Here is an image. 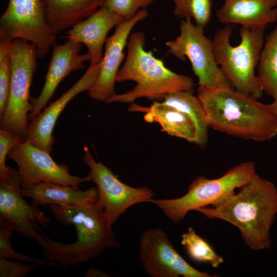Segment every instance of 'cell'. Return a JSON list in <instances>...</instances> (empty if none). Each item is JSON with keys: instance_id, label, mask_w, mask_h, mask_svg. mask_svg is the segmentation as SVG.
Segmentation results:
<instances>
[{"instance_id": "2", "label": "cell", "mask_w": 277, "mask_h": 277, "mask_svg": "<svg viewBox=\"0 0 277 277\" xmlns=\"http://www.w3.org/2000/svg\"><path fill=\"white\" fill-rule=\"evenodd\" d=\"M209 127L242 139L263 142L277 135V117L269 104L234 88L199 87Z\"/></svg>"}, {"instance_id": "24", "label": "cell", "mask_w": 277, "mask_h": 277, "mask_svg": "<svg viewBox=\"0 0 277 277\" xmlns=\"http://www.w3.org/2000/svg\"><path fill=\"white\" fill-rule=\"evenodd\" d=\"M174 16L193 18L196 25L203 29L210 22L212 12V0H172Z\"/></svg>"}, {"instance_id": "5", "label": "cell", "mask_w": 277, "mask_h": 277, "mask_svg": "<svg viewBox=\"0 0 277 277\" xmlns=\"http://www.w3.org/2000/svg\"><path fill=\"white\" fill-rule=\"evenodd\" d=\"M233 28V25H227L214 33L211 41L216 62L234 89L259 100L263 91L255 70L264 43L266 28L241 26L240 43L232 46L230 39Z\"/></svg>"}, {"instance_id": "3", "label": "cell", "mask_w": 277, "mask_h": 277, "mask_svg": "<svg viewBox=\"0 0 277 277\" xmlns=\"http://www.w3.org/2000/svg\"><path fill=\"white\" fill-rule=\"evenodd\" d=\"M48 206L58 223L75 227L77 237L74 242L65 244L54 241L45 235L46 242L43 248L47 260L75 266L95 258L105 249L120 248L98 200L86 206L50 204Z\"/></svg>"}, {"instance_id": "28", "label": "cell", "mask_w": 277, "mask_h": 277, "mask_svg": "<svg viewBox=\"0 0 277 277\" xmlns=\"http://www.w3.org/2000/svg\"><path fill=\"white\" fill-rule=\"evenodd\" d=\"M11 80L9 56L0 59V117L2 116L9 98Z\"/></svg>"}, {"instance_id": "12", "label": "cell", "mask_w": 277, "mask_h": 277, "mask_svg": "<svg viewBox=\"0 0 277 277\" xmlns=\"http://www.w3.org/2000/svg\"><path fill=\"white\" fill-rule=\"evenodd\" d=\"M140 258L152 277H214L193 268L179 253L161 228H148L141 234Z\"/></svg>"}, {"instance_id": "7", "label": "cell", "mask_w": 277, "mask_h": 277, "mask_svg": "<svg viewBox=\"0 0 277 277\" xmlns=\"http://www.w3.org/2000/svg\"><path fill=\"white\" fill-rule=\"evenodd\" d=\"M9 56L11 85L7 104L0 117V126L26 138L30 124L28 115L33 108L30 88L37 69V48L26 40L16 38L11 43Z\"/></svg>"}, {"instance_id": "13", "label": "cell", "mask_w": 277, "mask_h": 277, "mask_svg": "<svg viewBox=\"0 0 277 277\" xmlns=\"http://www.w3.org/2000/svg\"><path fill=\"white\" fill-rule=\"evenodd\" d=\"M148 15L146 9L140 10L133 17L116 26L114 33L106 39L98 77L88 91L91 98L105 102L115 93L116 77L119 67L126 56L124 50L130 32L136 24L146 18Z\"/></svg>"}, {"instance_id": "25", "label": "cell", "mask_w": 277, "mask_h": 277, "mask_svg": "<svg viewBox=\"0 0 277 277\" xmlns=\"http://www.w3.org/2000/svg\"><path fill=\"white\" fill-rule=\"evenodd\" d=\"M14 231L11 229L0 227V257L15 260L21 262L40 263L42 264L55 265L52 263H49L29 255L19 253L12 248L10 239Z\"/></svg>"}, {"instance_id": "15", "label": "cell", "mask_w": 277, "mask_h": 277, "mask_svg": "<svg viewBox=\"0 0 277 277\" xmlns=\"http://www.w3.org/2000/svg\"><path fill=\"white\" fill-rule=\"evenodd\" d=\"M82 45L68 39L62 45H53L43 88L38 97L30 98L33 108L28 115L29 121L33 120L45 107L58 85L66 76L74 71L84 68V63L90 61L87 53H80Z\"/></svg>"}, {"instance_id": "31", "label": "cell", "mask_w": 277, "mask_h": 277, "mask_svg": "<svg viewBox=\"0 0 277 277\" xmlns=\"http://www.w3.org/2000/svg\"><path fill=\"white\" fill-rule=\"evenodd\" d=\"M273 100V101L269 105L272 111L277 117V97Z\"/></svg>"}, {"instance_id": "27", "label": "cell", "mask_w": 277, "mask_h": 277, "mask_svg": "<svg viewBox=\"0 0 277 277\" xmlns=\"http://www.w3.org/2000/svg\"><path fill=\"white\" fill-rule=\"evenodd\" d=\"M26 138L22 135L7 130L0 129V178L4 177L9 166L6 164V157L15 146Z\"/></svg>"}, {"instance_id": "16", "label": "cell", "mask_w": 277, "mask_h": 277, "mask_svg": "<svg viewBox=\"0 0 277 277\" xmlns=\"http://www.w3.org/2000/svg\"><path fill=\"white\" fill-rule=\"evenodd\" d=\"M126 21L122 15L105 6L77 23L66 33V37L84 44L91 65L100 64L103 58V47L108 32Z\"/></svg>"}, {"instance_id": "8", "label": "cell", "mask_w": 277, "mask_h": 277, "mask_svg": "<svg viewBox=\"0 0 277 277\" xmlns=\"http://www.w3.org/2000/svg\"><path fill=\"white\" fill-rule=\"evenodd\" d=\"M180 30L174 40L165 43L168 53L180 60L188 58L198 78L199 87L233 88L216 62L212 41L205 35L204 29L193 24L188 17L181 20Z\"/></svg>"}, {"instance_id": "26", "label": "cell", "mask_w": 277, "mask_h": 277, "mask_svg": "<svg viewBox=\"0 0 277 277\" xmlns=\"http://www.w3.org/2000/svg\"><path fill=\"white\" fill-rule=\"evenodd\" d=\"M154 0H106L104 6L123 16L126 20L133 17L141 9L153 3Z\"/></svg>"}, {"instance_id": "14", "label": "cell", "mask_w": 277, "mask_h": 277, "mask_svg": "<svg viewBox=\"0 0 277 277\" xmlns=\"http://www.w3.org/2000/svg\"><path fill=\"white\" fill-rule=\"evenodd\" d=\"M100 64L91 65L84 74L57 100L44 108L29 124L26 139L34 146L51 153L54 143L53 130L66 105L79 93L88 91L99 75Z\"/></svg>"}, {"instance_id": "30", "label": "cell", "mask_w": 277, "mask_h": 277, "mask_svg": "<svg viewBox=\"0 0 277 277\" xmlns=\"http://www.w3.org/2000/svg\"><path fill=\"white\" fill-rule=\"evenodd\" d=\"M86 277H90V276H108V275H106V274L101 272V271L98 270L97 269L93 268L91 267H90L86 274L85 275Z\"/></svg>"}, {"instance_id": "18", "label": "cell", "mask_w": 277, "mask_h": 277, "mask_svg": "<svg viewBox=\"0 0 277 277\" xmlns=\"http://www.w3.org/2000/svg\"><path fill=\"white\" fill-rule=\"evenodd\" d=\"M24 197L32 199L33 205L55 204L63 207H75L95 203L99 197L97 187L81 190L71 186L53 183L41 182L28 188H21Z\"/></svg>"}, {"instance_id": "9", "label": "cell", "mask_w": 277, "mask_h": 277, "mask_svg": "<svg viewBox=\"0 0 277 277\" xmlns=\"http://www.w3.org/2000/svg\"><path fill=\"white\" fill-rule=\"evenodd\" d=\"M22 183L18 170L10 166L5 176L0 178V227L11 229L43 247L45 234L38 226L48 228L50 219L38 206L30 205L24 199Z\"/></svg>"}, {"instance_id": "20", "label": "cell", "mask_w": 277, "mask_h": 277, "mask_svg": "<svg viewBox=\"0 0 277 277\" xmlns=\"http://www.w3.org/2000/svg\"><path fill=\"white\" fill-rule=\"evenodd\" d=\"M106 0H43L48 22L58 33L72 27L104 6Z\"/></svg>"}, {"instance_id": "22", "label": "cell", "mask_w": 277, "mask_h": 277, "mask_svg": "<svg viewBox=\"0 0 277 277\" xmlns=\"http://www.w3.org/2000/svg\"><path fill=\"white\" fill-rule=\"evenodd\" d=\"M258 77L263 92L277 97V25L266 37L258 65Z\"/></svg>"}, {"instance_id": "29", "label": "cell", "mask_w": 277, "mask_h": 277, "mask_svg": "<svg viewBox=\"0 0 277 277\" xmlns=\"http://www.w3.org/2000/svg\"><path fill=\"white\" fill-rule=\"evenodd\" d=\"M12 262L0 257V277H23L27 275L35 268L43 265L40 263L24 264Z\"/></svg>"}, {"instance_id": "17", "label": "cell", "mask_w": 277, "mask_h": 277, "mask_svg": "<svg viewBox=\"0 0 277 277\" xmlns=\"http://www.w3.org/2000/svg\"><path fill=\"white\" fill-rule=\"evenodd\" d=\"M216 16L226 25L266 28L277 20V0H224Z\"/></svg>"}, {"instance_id": "11", "label": "cell", "mask_w": 277, "mask_h": 277, "mask_svg": "<svg viewBox=\"0 0 277 277\" xmlns=\"http://www.w3.org/2000/svg\"><path fill=\"white\" fill-rule=\"evenodd\" d=\"M8 156L18 167L23 189L41 182L80 189L78 186L82 183L89 182L87 176L71 174L66 165L57 164L50 153L34 146L26 139L12 148Z\"/></svg>"}, {"instance_id": "19", "label": "cell", "mask_w": 277, "mask_h": 277, "mask_svg": "<svg viewBox=\"0 0 277 277\" xmlns=\"http://www.w3.org/2000/svg\"><path fill=\"white\" fill-rule=\"evenodd\" d=\"M130 111L145 113L144 118L148 123L156 122L162 130L169 135L198 144V134L193 120L186 113L162 102H154L150 107L132 104Z\"/></svg>"}, {"instance_id": "10", "label": "cell", "mask_w": 277, "mask_h": 277, "mask_svg": "<svg viewBox=\"0 0 277 277\" xmlns=\"http://www.w3.org/2000/svg\"><path fill=\"white\" fill-rule=\"evenodd\" d=\"M82 159L90 169L87 176L89 182L96 185L98 200L111 227L129 207L137 203L148 202L154 196L153 191L147 187H133L122 182L107 166L95 161L87 146L84 147Z\"/></svg>"}, {"instance_id": "23", "label": "cell", "mask_w": 277, "mask_h": 277, "mask_svg": "<svg viewBox=\"0 0 277 277\" xmlns=\"http://www.w3.org/2000/svg\"><path fill=\"white\" fill-rule=\"evenodd\" d=\"M181 244L186 248L189 257L196 262L209 263L214 268L218 267L224 262L223 258L197 234L191 227L182 235Z\"/></svg>"}, {"instance_id": "6", "label": "cell", "mask_w": 277, "mask_h": 277, "mask_svg": "<svg viewBox=\"0 0 277 277\" xmlns=\"http://www.w3.org/2000/svg\"><path fill=\"white\" fill-rule=\"evenodd\" d=\"M256 174L253 162L236 164L221 176L209 179L199 176L190 184L183 196L172 199H150L148 202L158 206L172 222L178 223L192 210L220 204L235 190L249 183Z\"/></svg>"}, {"instance_id": "21", "label": "cell", "mask_w": 277, "mask_h": 277, "mask_svg": "<svg viewBox=\"0 0 277 277\" xmlns=\"http://www.w3.org/2000/svg\"><path fill=\"white\" fill-rule=\"evenodd\" d=\"M162 103L186 113L193 120L197 130V145L205 147L209 127L206 110L199 97L194 96L193 91H179L167 94Z\"/></svg>"}, {"instance_id": "1", "label": "cell", "mask_w": 277, "mask_h": 277, "mask_svg": "<svg viewBox=\"0 0 277 277\" xmlns=\"http://www.w3.org/2000/svg\"><path fill=\"white\" fill-rule=\"evenodd\" d=\"M208 219H218L236 227L252 250L270 248V229L277 214V188L256 174L239 192L219 204L199 208Z\"/></svg>"}, {"instance_id": "4", "label": "cell", "mask_w": 277, "mask_h": 277, "mask_svg": "<svg viewBox=\"0 0 277 277\" xmlns=\"http://www.w3.org/2000/svg\"><path fill=\"white\" fill-rule=\"evenodd\" d=\"M145 43L146 35L143 32L130 34L126 46L127 54L118 71L116 82L132 81L136 85L124 93H115L106 103H131L143 97L161 100L170 93L193 91V80L166 67L163 61L155 57L151 51L145 50Z\"/></svg>"}]
</instances>
